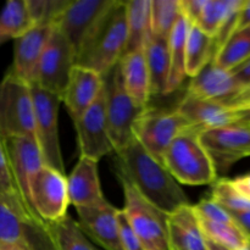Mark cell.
I'll list each match as a JSON object with an SVG mask.
<instances>
[{
	"instance_id": "obj_1",
	"label": "cell",
	"mask_w": 250,
	"mask_h": 250,
	"mask_svg": "<svg viewBox=\"0 0 250 250\" xmlns=\"http://www.w3.org/2000/svg\"><path fill=\"white\" fill-rule=\"evenodd\" d=\"M114 154L117 176L128 181L146 202L159 210L168 215L190 204L185 190L164 164L153 158L136 138Z\"/></svg>"
},
{
	"instance_id": "obj_2",
	"label": "cell",
	"mask_w": 250,
	"mask_h": 250,
	"mask_svg": "<svg viewBox=\"0 0 250 250\" xmlns=\"http://www.w3.org/2000/svg\"><path fill=\"white\" fill-rule=\"evenodd\" d=\"M127 43L126 1L115 0L81 49L76 65L105 76L124 55Z\"/></svg>"
},
{
	"instance_id": "obj_3",
	"label": "cell",
	"mask_w": 250,
	"mask_h": 250,
	"mask_svg": "<svg viewBox=\"0 0 250 250\" xmlns=\"http://www.w3.org/2000/svg\"><path fill=\"white\" fill-rule=\"evenodd\" d=\"M198 128L182 132L170 144L163 164L180 185H214L217 173L209 154L200 142Z\"/></svg>"
},
{
	"instance_id": "obj_4",
	"label": "cell",
	"mask_w": 250,
	"mask_h": 250,
	"mask_svg": "<svg viewBox=\"0 0 250 250\" xmlns=\"http://www.w3.org/2000/svg\"><path fill=\"white\" fill-rule=\"evenodd\" d=\"M119 180L125 198L122 214L143 248L146 250H170L167 214L146 202L128 181L122 177H119Z\"/></svg>"
},
{
	"instance_id": "obj_5",
	"label": "cell",
	"mask_w": 250,
	"mask_h": 250,
	"mask_svg": "<svg viewBox=\"0 0 250 250\" xmlns=\"http://www.w3.org/2000/svg\"><path fill=\"white\" fill-rule=\"evenodd\" d=\"M0 136L36 139L31 85L10 70L0 81Z\"/></svg>"
},
{
	"instance_id": "obj_6",
	"label": "cell",
	"mask_w": 250,
	"mask_h": 250,
	"mask_svg": "<svg viewBox=\"0 0 250 250\" xmlns=\"http://www.w3.org/2000/svg\"><path fill=\"white\" fill-rule=\"evenodd\" d=\"M189 128L195 127L176 109L164 110L148 106L134 122L133 137L153 158L163 164L170 144L176 137Z\"/></svg>"
},
{
	"instance_id": "obj_7",
	"label": "cell",
	"mask_w": 250,
	"mask_h": 250,
	"mask_svg": "<svg viewBox=\"0 0 250 250\" xmlns=\"http://www.w3.org/2000/svg\"><path fill=\"white\" fill-rule=\"evenodd\" d=\"M31 92L34 109V136L43 156L44 165L65 173L59 138V109L61 98L42 89L37 84L31 85Z\"/></svg>"
},
{
	"instance_id": "obj_8",
	"label": "cell",
	"mask_w": 250,
	"mask_h": 250,
	"mask_svg": "<svg viewBox=\"0 0 250 250\" xmlns=\"http://www.w3.org/2000/svg\"><path fill=\"white\" fill-rule=\"evenodd\" d=\"M106 93V120L114 153L124 149L133 137L134 122L144 109L137 106L122 83L119 65L104 76Z\"/></svg>"
},
{
	"instance_id": "obj_9",
	"label": "cell",
	"mask_w": 250,
	"mask_h": 250,
	"mask_svg": "<svg viewBox=\"0 0 250 250\" xmlns=\"http://www.w3.org/2000/svg\"><path fill=\"white\" fill-rule=\"evenodd\" d=\"M28 199L32 209L44 225L65 219L70 207L65 173L46 165L42 166L29 182Z\"/></svg>"
},
{
	"instance_id": "obj_10",
	"label": "cell",
	"mask_w": 250,
	"mask_h": 250,
	"mask_svg": "<svg viewBox=\"0 0 250 250\" xmlns=\"http://www.w3.org/2000/svg\"><path fill=\"white\" fill-rule=\"evenodd\" d=\"M200 142L219 177L239 160L250 156V126L234 124L207 129L200 133Z\"/></svg>"
},
{
	"instance_id": "obj_11",
	"label": "cell",
	"mask_w": 250,
	"mask_h": 250,
	"mask_svg": "<svg viewBox=\"0 0 250 250\" xmlns=\"http://www.w3.org/2000/svg\"><path fill=\"white\" fill-rule=\"evenodd\" d=\"M115 0H68L54 26L72 46L76 59Z\"/></svg>"
},
{
	"instance_id": "obj_12",
	"label": "cell",
	"mask_w": 250,
	"mask_h": 250,
	"mask_svg": "<svg viewBox=\"0 0 250 250\" xmlns=\"http://www.w3.org/2000/svg\"><path fill=\"white\" fill-rule=\"evenodd\" d=\"M75 65L76 54L72 46L54 26L39 61L34 84L61 98Z\"/></svg>"
},
{
	"instance_id": "obj_13",
	"label": "cell",
	"mask_w": 250,
	"mask_h": 250,
	"mask_svg": "<svg viewBox=\"0 0 250 250\" xmlns=\"http://www.w3.org/2000/svg\"><path fill=\"white\" fill-rule=\"evenodd\" d=\"M80 155L98 161L114 154L106 120V93H100L94 104L83 112L75 122Z\"/></svg>"
},
{
	"instance_id": "obj_14",
	"label": "cell",
	"mask_w": 250,
	"mask_h": 250,
	"mask_svg": "<svg viewBox=\"0 0 250 250\" xmlns=\"http://www.w3.org/2000/svg\"><path fill=\"white\" fill-rule=\"evenodd\" d=\"M77 224L88 239L103 250H122L120 214L107 200L93 207L78 208Z\"/></svg>"
},
{
	"instance_id": "obj_15",
	"label": "cell",
	"mask_w": 250,
	"mask_h": 250,
	"mask_svg": "<svg viewBox=\"0 0 250 250\" xmlns=\"http://www.w3.org/2000/svg\"><path fill=\"white\" fill-rule=\"evenodd\" d=\"M243 88L231 71L224 70L211 61L195 77L190 78L186 94L234 109Z\"/></svg>"
},
{
	"instance_id": "obj_16",
	"label": "cell",
	"mask_w": 250,
	"mask_h": 250,
	"mask_svg": "<svg viewBox=\"0 0 250 250\" xmlns=\"http://www.w3.org/2000/svg\"><path fill=\"white\" fill-rule=\"evenodd\" d=\"M53 28L54 24H36L15 39L14 61L9 70L27 84L36 82L39 61Z\"/></svg>"
},
{
	"instance_id": "obj_17",
	"label": "cell",
	"mask_w": 250,
	"mask_h": 250,
	"mask_svg": "<svg viewBox=\"0 0 250 250\" xmlns=\"http://www.w3.org/2000/svg\"><path fill=\"white\" fill-rule=\"evenodd\" d=\"M104 84V76L83 66H73L61 97V103L73 122L94 104Z\"/></svg>"
},
{
	"instance_id": "obj_18",
	"label": "cell",
	"mask_w": 250,
	"mask_h": 250,
	"mask_svg": "<svg viewBox=\"0 0 250 250\" xmlns=\"http://www.w3.org/2000/svg\"><path fill=\"white\" fill-rule=\"evenodd\" d=\"M66 181L70 205L75 209L93 207L106 200L100 185L98 161L93 159L80 155Z\"/></svg>"
},
{
	"instance_id": "obj_19",
	"label": "cell",
	"mask_w": 250,
	"mask_h": 250,
	"mask_svg": "<svg viewBox=\"0 0 250 250\" xmlns=\"http://www.w3.org/2000/svg\"><path fill=\"white\" fill-rule=\"evenodd\" d=\"M5 144L22 199L32 209L28 199L29 182L34 173L44 165L43 156L39 150L38 144L36 139L24 138V137L7 138L5 139Z\"/></svg>"
},
{
	"instance_id": "obj_20",
	"label": "cell",
	"mask_w": 250,
	"mask_h": 250,
	"mask_svg": "<svg viewBox=\"0 0 250 250\" xmlns=\"http://www.w3.org/2000/svg\"><path fill=\"white\" fill-rule=\"evenodd\" d=\"M0 204L11 210L26 226L43 233L45 225L24 203L17 187L5 139L0 136Z\"/></svg>"
},
{
	"instance_id": "obj_21",
	"label": "cell",
	"mask_w": 250,
	"mask_h": 250,
	"mask_svg": "<svg viewBox=\"0 0 250 250\" xmlns=\"http://www.w3.org/2000/svg\"><path fill=\"white\" fill-rule=\"evenodd\" d=\"M175 109L193 127L202 132L237 124L234 109L220 103L199 99L188 94L182 98Z\"/></svg>"
},
{
	"instance_id": "obj_22",
	"label": "cell",
	"mask_w": 250,
	"mask_h": 250,
	"mask_svg": "<svg viewBox=\"0 0 250 250\" xmlns=\"http://www.w3.org/2000/svg\"><path fill=\"white\" fill-rule=\"evenodd\" d=\"M167 234L170 250H208L207 238L192 204L167 215Z\"/></svg>"
},
{
	"instance_id": "obj_23",
	"label": "cell",
	"mask_w": 250,
	"mask_h": 250,
	"mask_svg": "<svg viewBox=\"0 0 250 250\" xmlns=\"http://www.w3.org/2000/svg\"><path fill=\"white\" fill-rule=\"evenodd\" d=\"M125 90L132 102L141 109L149 106L150 102V80L144 50L122 55L117 62Z\"/></svg>"
},
{
	"instance_id": "obj_24",
	"label": "cell",
	"mask_w": 250,
	"mask_h": 250,
	"mask_svg": "<svg viewBox=\"0 0 250 250\" xmlns=\"http://www.w3.org/2000/svg\"><path fill=\"white\" fill-rule=\"evenodd\" d=\"M151 95H166L170 56H168V38L150 34L144 46Z\"/></svg>"
},
{
	"instance_id": "obj_25",
	"label": "cell",
	"mask_w": 250,
	"mask_h": 250,
	"mask_svg": "<svg viewBox=\"0 0 250 250\" xmlns=\"http://www.w3.org/2000/svg\"><path fill=\"white\" fill-rule=\"evenodd\" d=\"M190 23L181 14L168 36V56H170V73H168L166 95L171 94L182 85L187 77L186 73V45Z\"/></svg>"
},
{
	"instance_id": "obj_26",
	"label": "cell",
	"mask_w": 250,
	"mask_h": 250,
	"mask_svg": "<svg viewBox=\"0 0 250 250\" xmlns=\"http://www.w3.org/2000/svg\"><path fill=\"white\" fill-rule=\"evenodd\" d=\"M126 17L127 43L124 55L133 51L144 50V46L151 34L150 0L126 1Z\"/></svg>"
},
{
	"instance_id": "obj_27",
	"label": "cell",
	"mask_w": 250,
	"mask_h": 250,
	"mask_svg": "<svg viewBox=\"0 0 250 250\" xmlns=\"http://www.w3.org/2000/svg\"><path fill=\"white\" fill-rule=\"evenodd\" d=\"M43 234L51 250H98L70 215L55 224L44 226Z\"/></svg>"
},
{
	"instance_id": "obj_28",
	"label": "cell",
	"mask_w": 250,
	"mask_h": 250,
	"mask_svg": "<svg viewBox=\"0 0 250 250\" xmlns=\"http://www.w3.org/2000/svg\"><path fill=\"white\" fill-rule=\"evenodd\" d=\"M215 56L214 38L205 34L195 24H190L186 45V73L195 77Z\"/></svg>"
},
{
	"instance_id": "obj_29",
	"label": "cell",
	"mask_w": 250,
	"mask_h": 250,
	"mask_svg": "<svg viewBox=\"0 0 250 250\" xmlns=\"http://www.w3.org/2000/svg\"><path fill=\"white\" fill-rule=\"evenodd\" d=\"M33 26L26 0H10L0 12V45L15 41Z\"/></svg>"
},
{
	"instance_id": "obj_30",
	"label": "cell",
	"mask_w": 250,
	"mask_h": 250,
	"mask_svg": "<svg viewBox=\"0 0 250 250\" xmlns=\"http://www.w3.org/2000/svg\"><path fill=\"white\" fill-rule=\"evenodd\" d=\"M250 60V28L233 32L222 43L212 62L227 71H233Z\"/></svg>"
},
{
	"instance_id": "obj_31",
	"label": "cell",
	"mask_w": 250,
	"mask_h": 250,
	"mask_svg": "<svg viewBox=\"0 0 250 250\" xmlns=\"http://www.w3.org/2000/svg\"><path fill=\"white\" fill-rule=\"evenodd\" d=\"M205 238L229 250H242L250 246V238L234 222H214L198 216Z\"/></svg>"
},
{
	"instance_id": "obj_32",
	"label": "cell",
	"mask_w": 250,
	"mask_h": 250,
	"mask_svg": "<svg viewBox=\"0 0 250 250\" xmlns=\"http://www.w3.org/2000/svg\"><path fill=\"white\" fill-rule=\"evenodd\" d=\"M180 16V0H150L151 34L168 38Z\"/></svg>"
},
{
	"instance_id": "obj_33",
	"label": "cell",
	"mask_w": 250,
	"mask_h": 250,
	"mask_svg": "<svg viewBox=\"0 0 250 250\" xmlns=\"http://www.w3.org/2000/svg\"><path fill=\"white\" fill-rule=\"evenodd\" d=\"M28 229L11 210L0 204V243L33 246L27 232Z\"/></svg>"
},
{
	"instance_id": "obj_34",
	"label": "cell",
	"mask_w": 250,
	"mask_h": 250,
	"mask_svg": "<svg viewBox=\"0 0 250 250\" xmlns=\"http://www.w3.org/2000/svg\"><path fill=\"white\" fill-rule=\"evenodd\" d=\"M211 198L214 202L221 205L229 212L250 211V202L242 197L234 187L231 180L227 178H217L212 185Z\"/></svg>"
},
{
	"instance_id": "obj_35",
	"label": "cell",
	"mask_w": 250,
	"mask_h": 250,
	"mask_svg": "<svg viewBox=\"0 0 250 250\" xmlns=\"http://www.w3.org/2000/svg\"><path fill=\"white\" fill-rule=\"evenodd\" d=\"M29 15L36 24H54L68 0H26Z\"/></svg>"
},
{
	"instance_id": "obj_36",
	"label": "cell",
	"mask_w": 250,
	"mask_h": 250,
	"mask_svg": "<svg viewBox=\"0 0 250 250\" xmlns=\"http://www.w3.org/2000/svg\"><path fill=\"white\" fill-rule=\"evenodd\" d=\"M120 234H121V248L122 250H146L131 227L127 224L126 219H125L124 214H120Z\"/></svg>"
},
{
	"instance_id": "obj_37",
	"label": "cell",
	"mask_w": 250,
	"mask_h": 250,
	"mask_svg": "<svg viewBox=\"0 0 250 250\" xmlns=\"http://www.w3.org/2000/svg\"><path fill=\"white\" fill-rule=\"evenodd\" d=\"M205 0H180L181 14L188 20L190 24L197 23Z\"/></svg>"
},
{
	"instance_id": "obj_38",
	"label": "cell",
	"mask_w": 250,
	"mask_h": 250,
	"mask_svg": "<svg viewBox=\"0 0 250 250\" xmlns=\"http://www.w3.org/2000/svg\"><path fill=\"white\" fill-rule=\"evenodd\" d=\"M246 28H250V0H244L243 1V5L239 9L236 20H234L232 33Z\"/></svg>"
},
{
	"instance_id": "obj_39",
	"label": "cell",
	"mask_w": 250,
	"mask_h": 250,
	"mask_svg": "<svg viewBox=\"0 0 250 250\" xmlns=\"http://www.w3.org/2000/svg\"><path fill=\"white\" fill-rule=\"evenodd\" d=\"M231 183L242 197L250 202V173L231 180Z\"/></svg>"
},
{
	"instance_id": "obj_40",
	"label": "cell",
	"mask_w": 250,
	"mask_h": 250,
	"mask_svg": "<svg viewBox=\"0 0 250 250\" xmlns=\"http://www.w3.org/2000/svg\"><path fill=\"white\" fill-rule=\"evenodd\" d=\"M231 72L233 73L234 77L238 80V82L241 83L243 87L250 84V60L244 62L243 65H241L239 67L234 68Z\"/></svg>"
},
{
	"instance_id": "obj_41",
	"label": "cell",
	"mask_w": 250,
	"mask_h": 250,
	"mask_svg": "<svg viewBox=\"0 0 250 250\" xmlns=\"http://www.w3.org/2000/svg\"><path fill=\"white\" fill-rule=\"evenodd\" d=\"M236 221V224L244 231V233L250 238V211L229 212Z\"/></svg>"
},
{
	"instance_id": "obj_42",
	"label": "cell",
	"mask_w": 250,
	"mask_h": 250,
	"mask_svg": "<svg viewBox=\"0 0 250 250\" xmlns=\"http://www.w3.org/2000/svg\"><path fill=\"white\" fill-rule=\"evenodd\" d=\"M234 111H236L237 124L250 126V105L239 107V109H234Z\"/></svg>"
},
{
	"instance_id": "obj_43",
	"label": "cell",
	"mask_w": 250,
	"mask_h": 250,
	"mask_svg": "<svg viewBox=\"0 0 250 250\" xmlns=\"http://www.w3.org/2000/svg\"><path fill=\"white\" fill-rule=\"evenodd\" d=\"M0 250H34L33 246H20V244L0 243Z\"/></svg>"
},
{
	"instance_id": "obj_44",
	"label": "cell",
	"mask_w": 250,
	"mask_h": 250,
	"mask_svg": "<svg viewBox=\"0 0 250 250\" xmlns=\"http://www.w3.org/2000/svg\"><path fill=\"white\" fill-rule=\"evenodd\" d=\"M207 244H208V250H229L224 248V247L219 246V244L214 243V242L209 241V239H207Z\"/></svg>"
},
{
	"instance_id": "obj_45",
	"label": "cell",
	"mask_w": 250,
	"mask_h": 250,
	"mask_svg": "<svg viewBox=\"0 0 250 250\" xmlns=\"http://www.w3.org/2000/svg\"><path fill=\"white\" fill-rule=\"evenodd\" d=\"M242 250H250V246H249V247H247V248H244V249H242Z\"/></svg>"
}]
</instances>
